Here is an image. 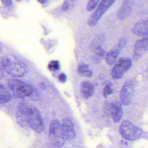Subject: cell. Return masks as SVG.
I'll return each mask as SVG.
<instances>
[{
	"mask_svg": "<svg viewBox=\"0 0 148 148\" xmlns=\"http://www.w3.org/2000/svg\"><path fill=\"white\" fill-rule=\"evenodd\" d=\"M0 62L4 71L13 77H23L28 72L27 66L13 55L4 56Z\"/></svg>",
	"mask_w": 148,
	"mask_h": 148,
	"instance_id": "1",
	"label": "cell"
},
{
	"mask_svg": "<svg viewBox=\"0 0 148 148\" xmlns=\"http://www.w3.org/2000/svg\"><path fill=\"white\" fill-rule=\"evenodd\" d=\"M7 83L13 95L17 98H24L27 97H29L34 91V88L30 84L18 79H9Z\"/></svg>",
	"mask_w": 148,
	"mask_h": 148,
	"instance_id": "2",
	"label": "cell"
},
{
	"mask_svg": "<svg viewBox=\"0 0 148 148\" xmlns=\"http://www.w3.org/2000/svg\"><path fill=\"white\" fill-rule=\"evenodd\" d=\"M49 138L50 143L54 147H60L64 145L66 140L62 130L61 124L58 120H53L51 122Z\"/></svg>",
	"mask_w": 148,
	"mask_h": 148,
	"instance_id": "3",
	"label": "cell"
},
{
	"mask_svg": "<svg viewBox=\"0 0 148 148\" xmlns=\"http://www.w3.org/2000/svg\"><path fill=\"white\" fill-rule=\"evenodd\" d=\"M119 131L123 138L131 141L136 140L143 134L141 128L128 120H125L121 123Z\"/></svg>",
	"mask_w": 148,
	"mask_h": 148,
	"instance_id": "4",
	"label": "cell"
},
{
	"mask_svg": "<svg viewBox=\"0 0 148 148\" xmlns=\"http://www.w3.org/2000/svg\"><path fill=\"white\" fill-rule=\"evenodd\" d=\"M27 123L29 127L37 133H41L44 129V123L39 111L34 106L28 105Z\"/></svg>",
	"mask_w": 148,
	"mask_h": 148,
	"instance_id": "5",
	"label": "cell"
},
{
	"mask_svg": "<svg viewBox=\"0 0 148 148\" xmlns=\"http://www.w3.org/2000/svg\"><path fill=\"white\" fill-rule=\"evenodd\" d=\"M136 83L133 80H127L123 86L120 92V100L122 105H129L133 99Z\"/></svg>",
	"mask_w": 148,
	"mask_h": 148,
	"instance_id": "6",
	"label": "cell"
},
{
	"mask_svg": "<svg viewBox=\"0 0 148 148\" xmlns=\"http://www.w3.org/2000/svg\"><path fill=\"white\" fill-rule=\"evenodd\" d=\"M115 0H102L96 10L90 15L87 20V24L90 26H94L101 16L114 2Z\"/></svg>",
	"mask_w": 148,
	"mask_h": 148,
	"instance_id": "7",
	"label": "cell"
},
{
	"mask_svg": "<svg viewBox=\"0 0 148 148\" xmlns=\"http://www.w3.org/2000/svg\"><path fill=\"white\" fill-rule=\"evenodd\" d=\"M132 61L129 58L123 57L120 58L112 69L111 75L112 77L116 79L121 78L125 73L130 69Z\"/></svg>",
	"mask_w": 148,
	"mask_h": 148,
	"instance_id": "8",
	"label": "cell"
},
{
	"mask_svg": "<svg viewBox=\"0 0 148 148\" xmlns=\"http://www.w3.org/2000/svg\"><path fill=\"white\" fill-rule=\"evenodd\" d=\"M28 104L21 102L19 103L16 110V119L17 123L23 128H29L27 123V109Z\"/></svg>",
	"mask_w": 148,
	"mask_h": 148,
	"instance_id": "9",
	"label": "cell"
},
{
	"mask_svg": "<svg viewBox=\"0 0 148 148\" xmlns=\"http://www.w3.org/2000/svg\"><path fill=\"white\" fill-rule=\"evenodd\" d=\"M126 43V40L124 38L121 39L117 45L110 50L106 55V61L109 65H113L117 60V58L123 49Z\"/></svg>",
	"mask_w": 148,
	"mask_h": 148,
	"instance_id": "10",
	"label": "cell"
},
{
	"mask_svg": "<svg viewBox=\"0 0 148 148\" xmlns=\"http://www.w3.org/2000/svg\"><path fill=\"white\" fill-rule=\"evenodd\" d=\"M61 124L65 140L73 139L76 136V132L72 120L69 118H65Z\"/></svg>",
	"mask_w": 148,
	"mask_h": 148,
	"instance_id": "11",
	"label": "cell"
},
{
	"mask_svg": "<svg viewBox=\"0 0 148 148\" xmlns=\"http://www.w3.org/2000/svg\"><path fill=\"white\" fill-rule=\"evenodd\" d=\"M147 37L137 40L134 45L133 58L137 60L140 58L147 50Z\"/></svg>",
	"mask_w": 148,
	"mask_h": 148,
	"instance_id": "12",
	"label": "cell"
},
{
	"mask_svg": "<svg viewBox=\"0 0 148 148\" xmlns=\"http://www.w3.org/2000/svg\"><path fill=\"white\" fill-rule=\"evenodd\" d=\"M132 0H124L121 7L117 12V16L118 18L121 20L127 18L132 12Z\"/></svg>",
	"mask_w": 148,
	"mask_h": 148,
	"instance_id": "13",
	"label": "cell"
},
{
	"mask_svg": "<svg viewBox=\"0 0 148 148\" xmlns=\"http://www.w3.org/2000/svg\"><path fill=\"white\" fill-rule=\"evenodd\" d=\"M110 112L113 120L117 123L119 122L123 116V108L121 102L115 101H113L110 106Z\"/></svg>",
	"mask_w": 148,
	"mask_h": 148,
	"instance_id": "14",
	"label": "cell"
},
{
	"mask_svg": "<svg viewBox=\"0 0 148 148\" xmlns=\"http://www.w3.org/2000/svg\"><path fill=\"white\" fill-rule=\"evenodd\" d=\"M132 32L139 36L147 37L148 23L147 20H141L137 22L132 29Z\"/></svg>",
	"mask_w": 148,
	"mask_h": 148,
	"instance_id": "15",
	"label": "cell"
},
{
	"mask_svg": "<svg viewBox=\"0 0 148 148\" xmlns=\"http://www.w3.org/2000/svg\"><path fill=\"white\" fill-rule=\"evenodd\" d=\"M80 91L82 95L86 99L90 98L94 92V87L88 81H84L81 84Z\"/></svg>",
	"mask_w": 148,
	"mask_h": 148,
	"instance_id": "16",
	"label": "cell"
},
{
	"mask_svg": "<svg viewBox=\"0 0 148 148\" xmlns=\"http://www.w3.org/2000/svg\"><path fill=\"white\" fill-rule=\"evenodd\" d=\"M77 72L80 75L87 77H90L92 75V72L89 69L88 65L84 63L78 65Z\"/></svg>",
	"mask_w": 148,
	"mask_h": 148,
	"instance_id": "17",
	"label": "cell"
},
{
	"mask_svg": "<svg viewBox=\"0 0 148 148\" xmlns=\"http://www.w3.org/2000/svg\"><path fill=\"white\" fill-rule=\"evenodd\" d=\"M12 97L6 88L0 84V103H5L10 101Z\"/></svg>",
	"mask_w": 148,
	"mask_h": 148,
	"instance_id": "18",
	"label": "cell"
},
{
	"mask_svg": "<svg viewBox=\"0 0 148 148\" xmlns=\"http://www.w3.org/2000/svg\"><path fill=\"white\" fill-rule=\"evenodd\" d=\"M93 51L95 52V56L94 58L97 61H100V60L103 58L105 55V51L101 45L95 47L93 49Z\"/></svg>",
	"mask_w": 148,
	"mask_h": 148,
	"instance_id": "19",
	"label": "cell"
},
{
	"mask_svg": "<svg viewBox=\"0 0 148 148\" xmlns=\"http://www.w3.org/2000/svg\"><path fill=\"white\" fill-rule=\"evenodd\" d=\"M60 62L57 60L51 61L48 64V68L52 71H58L60 69Z\"/></svg>",
	"mask_w": 148,
	"mask_h": 148,
	"instance_id": "20",
	"label": "cell"
},
{
	"mask_svg": "<svg viewBox=\"0 0 148 148\" xmlns=\"http://www.w3.org/2000/svg\"><path fill=\"white\" fill-rule=\"evenodd\" d=\"M100 0H88L87 4V10L89 12L94 10L97 6L99 1Z\"/></svg>",
	"mask_w": 148,
	"mask_h": 148,
	"instance_id": "21",
	"label": "cell"
},
{
	"mask_svg": "<svg viewBox=\"0 0 148 148\" xmlns=\"http://www.w3.org/2000/svg\"><path fill=\"white\" fill-rule=\"evenodd\" d=\"M113 91L112 88L110 87V86L109 85H106L103 91V95L104 96V97L107 98L109 95L112 94L113 93Z\"/></svg>",
	"mask_w": 148,
	"mask_h": 148,
	"instance_id": "22",
	"label": "cell"
},
{
	"mask_svg": "<svg viewBox=\"0 0 148 148\" xmlns=\"http://www.w3.org/2000/svg\"><path fill=\"white\" fill-rule=\"evenodd\" d=\"M69 2L68 0H65L64 1V3L62 5V10L63 11H66L69 9Z\"/></svg>",
	"mask_w": 148,
	"mask_h": 148,
	"instance_id": "23",
	"label": "cell"
},
{
	"mask_svg": "<svg viewBox=\"0 0 148 148\" xmlns=\"http://www.w3.org/2000/svg\"><path fill=\"white\" fill-rule=\"evenodd\" d=\"M58 79L60 82L61 83H64L66 82V76L64 73H61L59 76H58Z\"/></svg>",
	"mask_w": 148,
	"mask_h": 148,
	"instance_id": "24",
	"label": "cell"
},
{
	"mask_svg": "<svg viewBox=\"0 0 148 148\" xmlns=\"http://www.w3.org/2000/svg\"><path fill=\"white\" fill-rule=\"evenodd\" d=\"M2 3L6 6H10L12 4V0H1Z\"/></svg>",
	"mask_w": 148,
	"mask_h": 148,
	"instance_id": "25",
	"label": "cell"
},
{
	"mask_svg": "<svg viewBox=\"0 0 148 148\" xmlns=\"http://www.w3.org/2000/svg\"><path fill=\"white\" fill-rule=\"evenodd\" d=\"M5 76V71L3 69L2 64L0 62V79H2Z\"/></svg>",
	"mask_w": 148,
	"mask_h": 148,
	"instance_id": "26",
	"label": "cell"
},
{
	"mask_svg": "<svg viewBox=\"0 0 148 148\" xmlns=\"http://www.w3.org/2000/svg\"><path fill=\"white\" fill-rule=\"evenodd\" d=\"M38 1L40 3H44L47 1V0H38Z\"/></svg>",
	"mask_w": 148,
	"mask_h": 148,
	"instance_id": "27",
	"label": "cell"
},
{
	"mask_svg": "<svg viewBox=\"0 0 148 148\" xmlns=\"http://www.w3.org/2000/svg\"><path fill=\"white\" fill-rule=\"evenodd\" d=\"M1 51H2V46H1V43H0V53H1Z\"/></svg>",
	"mask_w": 148,
	"mask_h": 148,
	"instance_id": "28",
	"label": "cell"
},
{
	"mask_svg": "<svg viewBox=\"0 0 148 148\" xmlns=\"http://www.w3.org/2000/svg\"><path fill=\"white\" fill-rule=\"evenodd\" d=\"M16 1H21L22 0H16Z\"/></svg>",
	"mask_w": 148,
	"mask_h": 148,
	"instance_id": "29",
	"label": "cell"
}]
</instances>
